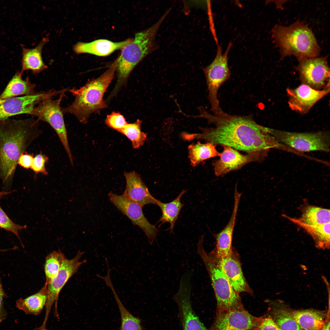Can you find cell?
Wrapping results in <instances>:
<instances>
[{"instance_id": "3957f363", "label": "cell", "mask_w": 330, "mask_h": 330, "mask_svg": "<svg viewBox=\"0 0 330 330\" xmlns=\"http://www.w3.org/2000/svg\"><path fill=\"white\" fill-rule=\"evenodd\" d=\"M167 10L159 20L150 28L138 32L130 42L121 50L117 58L116 69L117 80L114 89L108 96L111 99L116 96L125 83L136 66L144 58L158 47L156 41V34L161 25L170 12Z\"/></svg>"}, {"instance_id": "cb8c5ba5", "label": "cell", "mask_w": 330, "mask_h": 330, "mask_svg": "<svg viewBox=\"0 0 330 330\" xmlns=\"http://www.w3.org/2000/svg\"><path fill=\"white\" fill-rule=\"evenodd\" d=\"M47 298V284L38 292L26 298H20L16 302V306L26 314L35 316L40 315L45 307Z\"/></svg>"}, {"instance_id": "8fae6325", "label": "cell", "mask_w": 330, "mask_h": 330, "mask_svg": "<svg viewBox=\"0 0 330 330\" xmlns=\"http://www.w3.org/2000/svg\"><path fill=\"white\" fill-rule=\"evenodd\" d=\"M193 272L188 270L181 276L178 290L173 296L178 307V318L182 330H208L193 310L191 297Z\"/></svg>"}, {"instance_id": "44dd1931", "label": "cell", "mask_w": 330, "mask_h": 330, "mask_svg": "<svg viewBox=\"0 0 330 330\" xmlns=\"http://www.w3.org/2000/svg\"><path fill=\"white\" fill-rule=\"evenodd\" d=\"M129 38L119 42L99 39L88 42H78L73 47L76 54L88 53L100 57L108 56L115 51L121 50L133 40Z\"/></svg>"}, {"instance_id": "52a82bcc", "label": "cell", "mask_w": 330, "mask_h": 330, "mask_svg": "<svg viewBox=\"0 0 330 330\" xmlns=\"http://www.w3.org/2000/svg\"><path fill=\"white\" fill-rule=\"evenodd\" d=\"M232 45L231 42L229 43L223 53L222 47L218 45L215 59L203 69L208 91V98L211 105V111L214 114L221 115L224 112L220 106L217 95L220 87L230 76L228 55Z\"/></svg>"}, {"instance_id": "d590c367", "label": "cell", "mask_w": 330, "mask_h": 330, "mask_svg": "<svg viewBox=\"0 0 330 330\" xmlns=\"http://www.w3.org/2000/svg\"><path fill=\"white\" fill-rule=\"evenodd\" d=\"M49 160L48 157L41 152L34 157L31 169L36 174H41L47 175L48 173L46 169L45 164L48 162Z\"/></svg>"}, {"instance_id": "5bb4252c", "label": "cell", "mask_w": 330, "mask_h": 330, "mask_svg": "<svg viewBox=\"0 0 330 330\" xmlns=\"http://www.w3.org/2000/svg\"><path fill=\"white\" fill-rule=\"evenodd\" d=\"M64 90H52L23 96L0 99V120L19 114L31 115L34 108L43 99L61 94Z\"/></svg>"}, {"instance_id": "7402d4cb", "label": "cell", "mask_w": 330, "mask_h": 330, "mask_svg": "<svg viewBox=\"0 0 330 330\" xmlns=\"http://www.w3.org/2000/svg\"><path fill=\"white\" fill-rule=\"evenodd\" d=\"M48 41V38L45 37L33 48L22 47L21 72L30 70L34 74H38L47 68L42 60V52L44 46Z\"/></svg>"}, {"instance_id": "f546056e", "label": "cell", "mask_w": 330, "mask_h": 330, "mask_svg": "<svg viewBox=\"0 0 330 330\" xmlns=\"http://www.w3.org/2000/svg\"><path fill=\"white\" fill-rule=\"evenodd\" d=\"M302 222L311 225H319L330 222V210L307 204L302 207Z\"/></svg>"}, {"instance_id": "9c48e42d", "label": "cell", "mask_w": 330, "mask_h": 330, "mask_svg": "<svg viewBox=\"0 0 330 330\" xmlns=\"http://www.w3.org/2000/svg\"><path fill=\"white\" fill-rule=\"evenodd\" d=\"M65 92L55 100L49 97L40 102L33 109L31 115L37 117V120L48 123L56 132L67 155L71 165L73 166V156L70 148L67 131L60 105Z\"/></svg>"}, {"instance_id": "e0dca14e", "label": "cell", "mask_w": 330, "mask_h": 330, "mask_svg": "<svg viewBox=\"0 0 330 330\" xmlns=\"http://www.w3.org/2000/svg\"><path fill=\"white\" fill-rule=\"evenodd\" d=\"M329 91V84L321 90L314 89L304 84L294 89L288 88L287 92L289 97V106L294 111L305 114Z\"/></svg>"}, {"instance_id": "d6986e66", "label": "cell", "mask_w": 330, "mask_h": 330, "mask_svg": "<svg viewBox=\"0 0 330 330\" xmlns=\"http://www.w3.org/2000/svg\"><path fill=\"white\" fill-rule=\"evenodd\" d=\"M241 193L237 188L234 194V206L230 218L225 227L220 232L213 234L216 241L215 248L218 257L221 258L226 256L231 251L233 231L236 223Z\"/></svg>"}, {"instance_id": "ba28073f", "label": "cell", "mask_w": 330, "mask_h": 330, "mask_svg": "<svg viewBox=\"0 0 330 330\" xmlns=\"http://www.w3.org/2000/svg\"><path fill=\"white\" fill-rule=\"evenodd\" d=\"M267 131L279 142L302 153L314 151H329L330 135L328 131L297 133L268 127Z\"/></svg>"}, {"instance_id": "d4e9b609", "label": "cell", "mask_w": 330, "mask_h": 330, "mask_svg": "<svg viewBox=\"0 0 330 330\" xmlns=\"http://www.w3.org/2000/svg\"><path fill=\"white\" fill-rule=\"evenodd\" d=\"M293 318L303 330H321L325 325V317L323 313L307 310L291 311Z\"/></svg>"}, {"instance_id": "ab89813d", "label": "cell", "mask_w": 330, "mask_h": 330, "mask_svg": "<svg viewBox=\"0 0 330 330\" xmlns=\"http://www.w3.org/2000/svg\"><path fill=\"white\" fill-rule=\"evenodd\" d=\"M321 330H330V321H329L325 323Z\"/></svg>"}, {"instance_id": "f1b7e54d", "label": "cell", "mask_w": 330, "mask_h": 330, "mask_svg": "<svg viewBox=\"0 0 330 330\" xmlns=\"http://www.w3.org/2000/svg\"><path fill=\"white\" fill-rule=\"evenodd\" d=\"M216 147V145L210 142L203 144L200 141L189 145L188 157L191 165L194 167L204 160L220 156L221 153L217 150Z\"/></svg>"}, {"instance_id": "603a6c76", "label": "cell", "mask_w": 330, "mask_h": 330, "mask_svg": "<svg viewBox=\"0 0 330 330\" xmlns=\"http://www.w3.org/2000/svg\"><path fill=\"white\" fill-rule=\"evenodd\" d=\"M282 216L306 231L312 237L318 248L325 249L329 247L330 222L322 225H311L302 222L298 218L284 214Z\"/></svg>"}, {"instance_id": "4fadbf2b", "label": "cell", "mask_w": 330, "mask_h": 330, "mask_svg": "<svg viewBox=\"0 0 330 330\" xmlns=\"http://www.w3.org/2000/svg\"><path fill=\"white\" fill-rule=\"evenodd\" d=\"M222 146L223 150L219 159L212 163L215 174L218 177H222L231 171L240 169L249 163L262 162L269 152L255 151L244 155L228 146Z\"/></svg>"}, {"instance_id": "b9f144b4", "label": "cell", "mask_w": 330, "mask_h": 330, "mask_svg": "<svg viewBox=\"0 0 330 330\" xmlns=\"http://www.w3.org/2000/svg\"><path fill=\"white\" fill-rule=\"evenodd\" d=\"M8 251V249H0V251Z\"/></svg>"}, {"instance_id": "4316f807", "label": "cell", "mask_w": 330, "mask_h": 330, "mask_svg": "<svg viewBox=\"0 0 330 330\" xmlns=\"http://www.w3.org/2000/svg\"><path fill=\"white\" fill-rule=\"evenodd\" d=\"M104 282L112 292L120 313L121 324L118 330H143L141 319L134 316L124 306L114 288L111 278H106Z\"/></svg>"}, {"instance_id": "277c9868", "label": "cell", "mask_w": 330, "mask_h": 330, "mask_svg": "<svg viewBox=\"0 0 330 330\" xmlns=\"http://www.w3.org/2000/svg\"><path fill=\"white\" fill-rule=\"evenodd\" d=\"M117 63V58L99 77L89 81L79 89L70 90L75 99L68 107L61 108L63 113L72 114L80 123L86 124L92 114L106 108L103 96L113 79Z\"/></svg>"}, {"instance_id": "4dcf8cb0", "label": "cell", "mask_w": 330, "mask_h": 330, "mask_svg": "<svg viewBox=\"0 0 330 330\" xmlns=\"http://www.w3.org/2000/svg\"><path fill=\"white\" fill-rule=\"evenodd\" d=\"M66 258L59 251H53L46 256L44 266L45 283L48 284L57 275Z\"/></svg>"}, {"instance_id": "836d02e7", "label": "cell", "mask_w": 330, "mask_h": 330, "mask_svg": "<svg viewBox=\"0 0 330 330\" xmlns=\"http://www.w3.org/2000/svg\"><path fill=\"white\" fill-rule=\"evenodd\" d=\"M26 226H21L13 222L8 216L0 206V227L15 235L21 242L19 231L26 228Z\"/></svg>"}, {"instance_id": "60d3db41", "label": "cell", "mask_w": 330, "mask_h": 330, "mask_svg": "<svg viewBox=\"0 0 330 330\" xmlns=\"http://www.w3.org/2000/svg\"><path fill=\"white\" fill-rule=\"evenodd\" d=\"M10 192H6L5 191H2L0 192V199L3 196L7 194L10 193Z\"/></svg>"}, {"instance_id": "7c38bea8", "label": "cell", "mask_w": 330, "mask_h": 330, "mask_svg": "<svg viewBox=\"0 0 330 330\" xmlns=\"http://www.w3.org/2000/svg\"><path fill=\"white\" fill-rule=\"evenodd\" d=\"M110 202L134 225L144 232L152 245L156 239L159 230L151 224L145 216L142 207L128 197L124 193L119 195L110 192L108 194Z\"/></svg>"}, {"instance_id": "9a60e30c", "label": "cell", "mask_w": 330, "mask_h": 330, "mask_svg": "<svg viewBox=\"0 0 330 330\" xmlns=\"http://www.w3.org/2000/svg\"><path fill=\"white\" fill-rule=\"evenodd\" d=\"M260 318L251 314L244 307L217 311L208 330H254Z\"/></svg>"}, {"instance_id": "5b68a950", "label": "cell", "mask_w": 330, "mask_h": 330, "mask_svg": "<svg viewBox=\"0 0 330 330\" xmlns=\"http://www.w3.org/2000/svg\"><path fill=\"white\" fill-rule=\"evenodd\" d=\"M272 36L283 57L294 55L299 59L317 57L320 48L311 30L298 20L287 27L276 25Z\"/></svg>"}, {"instance_id": "8d00e7d4", "label": "cell", "mask_w": 330, "mask_h": 330, "mask_svg": "<svg viewBox=\"0 0 330 330\" xmlns=\"http://www.w3.org/2000/svg\"><path fill=\"white\" fill-rule=\"evenodd\" d=\"M254 330H281L270 316L261 317L260 321Z\"/></svg>"}, {"instance_id": "d6a6232c", "label": "cell", "mask_w": 330, "mask_h": 330, "mask_svg": "<svg viewBox=\"0 0 330 330\" xmlns=\"http://www.w3.org/2000/svg\"><path fill=\"white\" fill-rule=\"evenodd\" d=\"M273 320L281 330H303L293 318L291 311L281 309L276 310Z\"/></svg>"}, {"instance_id": "7a4b0ae2", "label": "cell", "mask_w": 330, "mask_h": 330, "mask_svg": "<svg viewBox=\"0 0 330 330\" xmlns=\"http://www.w3.org/2000/svg\"><path fill=\"white\" fill-rule=\"evenodd\" d=\"M37 120H0V177L4 185L12 183L18 159L42 134Z\"/></svg>"}, {"instance_id": "e575fe53", "label": "cell", "mask_w": 330, "mask_h": 330, "mask_svg": "<svg viewBox=\"0 0 330 330\" xmlns=\"http://www.w3.org/2000/svg\"><path fill=\"white\" fill-rule=\"evenodd\" d=\"M105 123L108 127L118 132L128 123L123 115L116 112H112L111 114L108 115Z\"/></svg>"}, {"instance_id": "74e56055", "label": "cell", "mask_w": 330, "mask_h": 330, "mask_svg": "<svg viewBox=\"0 0 330 330\" xmlns=\"http://www.w3.org/2000/svg\"><path fill=\"white\" fill-rule=\"evenodd\" d=\"M34 157L33 154L24 152L22 153L20 156L17 163L24 168H31Z\"/></svg>"}, {"instance_id": "1f68e13d", "label": "cell", "mask_w": 330, "mask_h": 330, "mask_svg": "<svg viewBox=\"0 0 330 330\" xmlns=\"http://www.w3.org/2000/svg\"><path fill=\"white\" fill-rule=\"evenodd\" d=\"M141 121L139 119L133 123H127L119 132L131 141L132 146L135 149L138 148L142 146L147 138V134L141 130Z\"/></svg>"}, {"instance_id": "2e32d148", "label": "cell", "mask_w": 330, "mask_h": 330, "mask_svg": "<svg viewBox=\"0 0 330 330\" xmlns=\"http://www.w3.org/2000/svg\"><path fill=\"white\" fill-rule=\"evenodd\" d=\"M298 60L297 69L302 84L319 90L329 81L330 69L325 57Z\"/></svg>"}, {"instance_id": "ffe728a7", "label": "cell", "mask_w": 330, "mask_h": 330, "mask_svg": "<svg viewBox=\"0 0 330 330\" xmlns=\"http://www.w3.org/2000/svg\"><path fill=\"white\" fill-rule=\"evenodd\" d=\"M126 187L124 193L142 207L148 204L157 205L158 200L151 194L140 176L135 171L125 172Z\"/></svg>"}, {"instance_id": "83f0119b", "label": "cell", "mask_w": 330, "mask_h": 330, "mask_svg": "<svg viewBox=\"0 0 330 330\" xmlns=\"http://www.w3.org/2000/svg\"><path fill=\"white\" fill-rule=\"evenodd\" d=\"M22 74L21 72L15 74L0 96V99L35 93V84L31 83L28 78L23 79Z\"/></svg>"}, {"instance_id": "ac0fdd59", "label": "cell", "mask_w": 330, "mask_h": 330, "mask_svg": "<svg viewBox=\"0 0 330 330\" xmlns=\"http://www.w3.org/2000/svg\"><path fill=\"white\" fill-rule=\"evenodd\" d=\"M224 272L232 287L238 294L246 292L253 295V292L244 276L239 255L234 248L222 258Z\"/></svg>"}, {"instance_id": "30bf717a", "label": "cell", "mask_w": 330, "mask_h": 330, "mask_svg": "<svg viewBox=\"0 0 330 330\" xmlns=\"http://www.w3.org/2000/svg\"><path fill=\"white\" fill-rule=\"evenodd\" d=\"M84 253V252L79 251L72 258L68 259L66 258L57 275L47 284V298L45 306V316L42 324L38 328V330H47V323L54 304L55 315L58 317L57 304L60 293L69 279L77 272L79 267L87 262L86 259L80 261Z\"/></svg>"}, {"instance_id": "f35d334b", "label": "cell", "mask_w": 330, "mask_h": 330, "mask_svg": "<svg viewBox=\"0 0 330 330\" xmlns=\"http://www.w3.org/2000/svg\"><path fill=\"white\" fill-rule=\"evenodd\" d=\"M5 296L0 280V322L4 320L7 317V313L3 305V299Z\"/></svg>"}, {"instance_id": "484cf974", "label": "cell", "mask_w": 330, "mask_h": 330, "mask_svg": "<svg viewBox=\"0 0 330 330\" xmlns=\"http://www.w3.org/2000/svg\"><path fill=\"white\" fill-rule=\"evenodd\" d=\"M187 190H183L174 200L169 203H163L158 200L156 205L160 207L162 212L161 216L157 222V223H160L159 227L165 223H169L170 232L173 233L175 223L184 206L181 202V199Z\"/></svg>"}, {"instance_id": "6da1fadb", "label": "cell", "mask_w": 330, "mask_h": 330, "mask_svg": "<svg viewBox=\"0 0 330 330\" xmlns=\"http://www.w3.org/2000/svg\"><path fill=\"white\" fill-rule=\"evenodd\" d=\"M198 116L206 119L213 127H200V133L183 132L184 139H200L215 145H226L247 153L269 151L274 148L285 151L287 146L279 142L268 132L267 127L257 124L251 115L240 116L225 112L221 115L209 113L203 107L198 108Z\"/></svg>"}, {"instance_id": "8992f818", "label": "cell", "mask_w": 330, "mask_h": 330, "mask_svg": "<svg viewBox=\"0 0 330 330\" xmlns=\"http://www.w3.org/2000/svg\"><path fill=\"white\" fill-rule=\"evenodd\" d=\"M204 235L199 238L197 253L206 268L210 277L217 302V311L244 307L239 294L230 285L223 270L222 258L218 256L215 248L207 253L203 242Z\"/></svg>"}]
</instances>
